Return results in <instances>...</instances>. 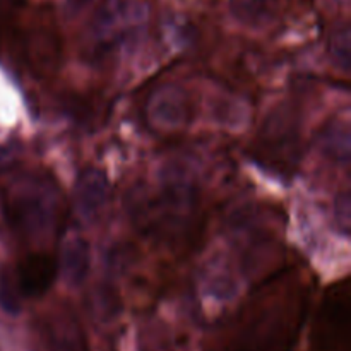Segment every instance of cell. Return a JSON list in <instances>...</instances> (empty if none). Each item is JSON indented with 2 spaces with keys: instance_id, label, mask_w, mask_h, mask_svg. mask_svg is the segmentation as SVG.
Listing matches in <instances>:
<instances>
[{
  "instance_id": "5",
  "label": "cell",
  "mask_w": 351,
  "mask_h": 351,
  "mask_svg": "<svg viewBox=\"0 0 351 351\" xmlns=\"http://www.w3.org/2000/svg\"><path fill=\"white\" fill-rule=\"evenodd\" d=\"M302 154V129L297 106L281 103L264 119L252 144V156L264 170L281 177L295 173Z\"/></svg>"
},
{
  "instance_id": "8",
  "label": "cell",
  "mask_w": 351,
  "mask_h": 351,
  "mask_svg": "<svg viewBox=\"0 0 351 351\" xmlns=\"http://www.w3.org/2000/svg\"><path fill=\"white\" fill-rule=\"evenodd\" d=\"M62 38L50 21H34L21 34V55L33 74L47 77L62 64Z\"/></svg>"
},
{
  "instance_id": "10",
  "label": "cell",
  "mask_w": 351,
  "mask_h": 351,
  "mask_svg": "<svg viewBox=\"0 0 351 351\" xmlns=\"http://www.w3.org/2000/svg\"><path fill=\"white\" fill-rule=\"evenodd\" d=\"M110 201V184L105 171L99 168H86L75 182L74 202L79 218L93 221L101 215Z\"/></svg>"
},
{
  "instance_id": "6",
  "label": "cell",
  "mask_w": 351,
  "mask_h": 351,
  "mask_svg": "<svg viewBox=\"0 0 351 351\" xmlns=\"http://www.w3.org/2000/svg\"><path fill=\"white\" fill-rule=\"evenodd\" d=\"M58 274V261L45 250H34L17 264L0 273V305L10 314H17L21 300L45 297L53 287Z\"/></svg>"
},
{
  "instance_id": "13",
  "label": "cell",
  "mask_w": 351,
  "mask_h": 351,
  "mask_svg": "<svg viewBox=\"0 0 351 351\" xmlns=\"http://www.w3.org/2000/svg\"><path fill=\"white\" fill-rule=\"evenodd\" d=\"M89 263H91V252L86 240L72 239L65 242L64 250H62V261L58 267L62 266L64 276L72 287H77L86 280L89 271Z\"/></svg>"
},
{
  "instance_id": "4",
  "label": "cell",
  "mask_w": 351,
  "mask_h": 351,
  "mask_svg": "<svg viewBox=\"0 0 351 351\" xmlns=\"http://www.w3.org/2000/svg\"><path fill=\"white\" fill-rule=\"evenodd\" d=\"M147 23L141 0H106L89 19L81 38V51L89 62H105L132 43Z\"/></svg>"
},
{
  "instance_id": "16",
  "label": "cell",
  "mask_w": 351,
  "mask_h": 351,
  "mask_svg": "<svg viewBox=\"0 0 351 351\" xmlns=\"http://www.w3.org/2000/svg\"><path fill=\"white\" fill-rule=\"evenodd\" d=\"M336 219L343 232L348 233L351 225V199L348 191L341 192L336 199Z\"/></svg>"
},
{
  "instance_id": "12",
  "label": "cell",
  "mask_w": 351,
  "mask_h": 351,
  "mask_svg": "<svg viewBox=\"0 0 351 351\" xmlns=\"http://www.w3.org/2000/svg\"><path fill=\"white\" fill-rule=\"evenodd\" d=\"M230 12L239 23L250 27H266L278 21L287 0H228Z\"/></svg>"
},
{
  "instance_id": "18",
  "label": "cell",
  "mask_w": 351,
  "mask_h": 351,
  "mask_svg": "<svg viewBox=\"0 0 351 351\" xmlns=\"http://www.w3.org/2000/svg\"><path fill=\"white\" fill-rule=\"evenodd\" d=\"M93 0H65V9L69 14H77L91 3Z\"/></svg>"
},
{
  "instance_id": "9",
  "label": "cell",
  "mask_w": 351,
  "mask_h": 351,
  "mask_svg": "<svg viewBox=\"0 0 351 351\" xmlns=\"http://www.w3.org/2000/svg\"><path fill=\"white\" fill-rule=\"evenodd\" d=\"M146 120L160 132H177L189 123L192 105L187 91L173 82H165L153 89L146 99Z\"/></svg>"
},
{
  "instance_id": "1",
  "label": "cell",
  "mask_w": 351,
  "mask_h": 351,
  "mask_svg": "<svg viewBox=\"0 0 351 351\" xmlns=\"http://www.w3.org/2000/svg\"><path fill=\"white\" fill-rule=\"evenodd\" d=\"M308 300L311 287L298 271H278L254 295L232 351H291Z\"/></svg>"
},
{
  "instance_id": "17",
  "label": "cell",
  "mask_w": 351,
  "mask_h": 351,
  "mask_svg": "<svg viewBox=\"0 0 351 351\" xmlns=\"http://www.w3.org/2000/svg\"><path fill=\"white\" fill-rule=\"evenodd\" d=\"M24 0H0V16H10L17 9H21Z\"/></svg>"
},
{
  "instance_id": "7",
  "label": "cell",
  "mask_w": 351,
  "mask_h": 351,
  "mask_svg": "<svg viewBox=\"0 0 351 351\" xmlns=\"http://www.w3.org/2000/svg\"><path fill=\"white\" fill-rule=\"evenodd\" d=\"M311 351H351V281L331 285L319 304L311 329Z\"/></svg>"
},
{
  "instance_id": "11",
  "label": "cell",
  "mask_w": 351,
  "mask_h": 351,
  "mask_svg": "<svg viewBox=\"0 0 351 351\" xmlns=\"http://www.w3.org/2000/svg\"><path fill=\"white\" fill-rule=\"evenodd\" d=\"M41 329L50 351H88L81 326L67 308L51 311L45 315Z\"/></svg>"
},
{
  "instance_id": "14",
  "label": "cell",
  "mask_w": 351,
  "mask_h": 351,
  "mask_svg": "<svg viewBox=\"0 0 351 351\" xmlns=\"http://www.w3.org/2000/svg\"><path fill=\"white\" fill-rule=\"evenodd\" d=\"M322 147L335 160L348 163L350 160V129L346 123L329 125L322 136Z\"/></svg>"
},
{
  "instance_id": "15",
  "label": "cell",
  "mask_w": 351,
  "mask_h": 351,
  "mask_svg": "<svg viewBox=\"0 0 351 351\" xmlns=\"http://www.w3.org/2000/svg\"><path fill=\"white\" fill-rule=\"evenodd\" d=\"M329 55L338 69L348 74L351 67V33L350 24H341L335 29L329 40Z\"/></svg>"
},
{
  "instance_id": "3",
  "label": "cell",
  "mask_w": 351,
  "mask_h": 351,
  "mask_svg": "<svg viewBox=\"0 0 351 351\" xmlns=\"http://www.w3.org/2000/svg\"><path fill=\"white\" fill-rule=\"evenodd\" d=\"M5 218L24 242L45 245L64 228V194L50 175L36 171L23 175L7 191Z\"/></svg>"
},
{
  "instance_id": "2",
  "label": "cell",
  "mask_w": 351,
  "mask_h": 351,
  "mask_svg": "<svg viewBox=\"0 0 351 351\" xmlns=\"http://www.w3.org/2000/svg\"><path fill=\"white\" fill-rule=\"evenodd\" d=\"M199 209V191L191 175L177 167L161 175L156 187L134 189L130 215L141 230L160 240L187 237Z\"/></svg>"
}]
</instances>
